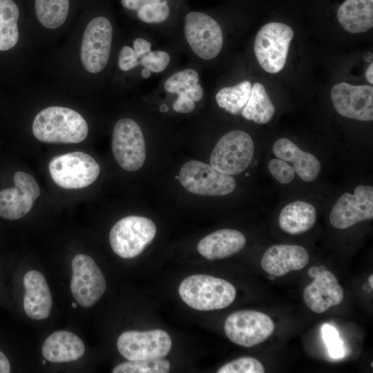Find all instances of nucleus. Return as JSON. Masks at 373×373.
<instances>
[{
  "instance_id": "nucleus-1",
  "label": "nucleus",
  "mask_w": 373,
  "mask_h": 373,
  "mask_svg": "<svg viewBox=\"0 0 373 373\" xmlns=\"http://www.w3.org/2000/svg\"><path fill=\"white\" fill-rule=\"evenodd\" d=\"M88 132L84 118L77 111L62 106L41 110L32 123L34 136L47 143H79L86 138Z\"/></svg>"
},
{
  "instance_id": "nucleus-2",
  "label": "nucleus",
  "mask_w": 373,
  "mask_h": 373,
  "mask_svg": "<svg viewBox=\"0 0 373 373\" xmlns=\"http://www.w3.org/2000/svg\"><path fill=\"white\" fill-rule=\"evenodd\" d=\"M178 291L187 305L200 311L226 308L236 296V288L229 282L203 274L186 277L180 283Z\"/></svg>"
},
{
  "instance_id": "nucleus-3",
  "label": "nucleus",
  "mask_w": 373,
  "mask_h": 373,
  "mask_svg": "<svg viewBox=\"0 0 373 373\" xmlns=\"http://www.w3.org/2000/svg\"><path fill=\"white\" fill-rule=\"evenodd\" d=\"M51 178L64 189H78L93 184L100 167L88 154L75 151L55 156L48 164Z\"/></svg>"
},
{
  "instance_id": "nucleus-4",
  "label": "nucleus",
  "mask_w": 373,
  "mask_h": 373,
  "mask_svg": "<svg viewBox=\"0 0 373 373\" xmlns=\"http://www.w3.org/2000/svg\"><path fill=\"white\" fill-rule=\"evenodd\" d=\"M293 37L292 28L283 23L270 22L259 30L254 49L259 64L265 71L275 74L283 69Z\"/></svg>"
},
{
  "instance_id": "nucleus-5",
  "label": "nucleus",
  "mask_w": 373,
  "mask_h": 373,
  "mask_svg": "<svg viewBox=\"0 0 373 373\" xmlns=\"http://www.w3.org/2000/svg\"><path fill=\"white\" fill-rule=\"evenodd\" d=\"M156 231L155 223L149 218L127 216L112 227L109 233L110 245L114 253L121 258H133L153 241Z\"/></svg>"
},
{
  "instance_id": "nucleus-6",
  "label": "nucleus",
  "mask_w": 373,
  "mask_h": 373,
  "mask_svg": "<svg viewBox=\"0 0 373 373\" xmlns=\"http://www.w3.org/2000/svg\"><path fill=\"white\" fill-rule=\"evenodd\" d=\"M254 154V144L245 131H231L224 135L214 146L210 164L226 174L238 175L247 169Z\"/></svg>"
},
{
  "instance_id": "nucleus-7",
  "label": "nucleus",
  "mask_w": 373,
  "mask_h": 373,
  "mask_svg": "<svg viewBox=\"0 0 373 373\" xmlns=\"http://www.w3.org/2000/svg\"><path fill=\"white\" fill-rule=\"evenodd\" d=\"M180 180L188 191L207 196L225 195L233 192L236 186L232 175L198 160L189 161L182 166Z\"/></svg>"
},
{
  "instance_id": "nucleus-8",
  "label": "nucleus",
  "mask_w": 373,
  "mask_h": 373,
  "mask_svg": "<svg viewBox=\"0 0 373 373\" xmlns=\"http://www.w3.org/2000/svg\"><path fill=\"white\" fill-rule=\"evenodd\" d=\"M112 151L118 164L126 171H137L143 166L146 156L144 137L133 119L122 118L115 124Z\"/></svg>"
},
{
  "instance_id": "nucleus-9",
  "label": "nucleus",
  "mask_w": 373,
  "mask_h": 373,
  "mask_svg": "<svg viewBox=\"0 0 373 373\" xmlns=\"http://www.w3.org/2000/svg\"><path fill=\"white\" fill-rule=\"evenodd\" d=\"M229 339L240 346L251 347L267 340L274 332L271 318L260 312L240 310L230 314L224 323Z\"/></svg>"
},
{
  "instance_id": "nucleus-10",
  "label": "nucleus",
  "mask_w": 373,
  "mask_h": 373,
  "mask_svg": "<svg viewBox=\"0 0 373 373\" xmlns=\"http://www.w3.org/2000/svg\"><path fill=\"white\" fill-rule=\"evenodd\" d=\"M184 35L191 50L203 59H212L221 51L223 45L221 27L206 13L189 12L184 20Z\"/></svg>"
},
{
  "instance_id": "nucleus-11",
  "label": "nucleus",
  "mask_w": 373,
  "mask_h": 373,
  "mask_svg": "<svg viewBox=\"0 0 373 373\" xmlns=\"http://www.w3.org/2000/svg\"><path fill=\"white\" fill-rule=\"evenodd\" d=\"M113 38V27L104 17L93 19L84 30L81 61L84 68L91 73L102 71L109 59Z\"/></svg>"
},
{
  "instance_id": "nucleus-12",
  "label": "nucleus",
  "mask_w": 373,
  "mask_h": 373,
  "mask_svg": "<svg viewBox=\"0 0 373 373\" xmlns=\"http://www.w3.org/2000/svg\"><path fill=\"white\" fill-rule=\"evenodd\" d=\"M106 287L104 276L93 259L78 254L72 260L70 290L75 300L83 307L93 306Z\"/></svg>"
},
{
  "instance_id": "nucleus-13",
  "label": "nucleus",
  "mask_w": 373,
  "mask_h": 373,
  "mask_svg": "<svg viewBox=\"0 0 373 373\" xmlns=\"http://www.w3.org/2000/svg\"><path fill=\"white\" fill-rule=\"evenodd\" d=\"M171 345L170 336L162 329L124 332L117 342L119 352L128 361L164 358L171 350Z\"/></svg>"
},
{
  "instance_id": "nucleus-14",
  "label": "nucleus",
  "mask_w": 373,
  "mask_h": 373,
  "mask_svg": "<svg viewBox=\"0 0 373 373\" xmlns=\"http://www.w3.org/2000/svg\"><path fill=\"white\" fill-rule=\"evenodd\" d=\"M373 218V187L358 185L353 193L346 192L336 202L329 214L331 224L338 229L351 227Z\"/></svg>"
},
{
  "instance_id": "nucleus-15",
  "label": "nucleus",
  "mask_w": 373,
  "mask_h": 373,
  "mask_svg": "<svg viewBox=\"0 0 373 373\" xmlns=\"http://www.w3.org/2000/svg\"><path fill=\"white\" fill-rule=\"evenodd\" d=\"M331 99L336 112L345 117L362 122L373 119L372 86L341 82L332 87Z\"/></svg>"
},
{
  "instance_id": "nucleus-16",
  "label": "nucleus",
  "mask_w": 373,
  "mask_h": 373,
  "mask_svg": "<svg viewBox=\"0 0 373 373\" xmlns=\"http://www.w3.org/2000/svg\"><path fill=\"white\" fill-rule=\"evenodd\" d=\"M13 179L14 188L0 191V217L7 220H17L26 216L40 194L38 184L30 174L17 171Z\"/></svg>"
},
{
  "instance_id": "nucleus-17",
  "label": "nucleus",
  "mask_w": 373,
  "mask_h": 373,
  "mask_svg": "<svg viewBox=\"0 0 373 373\" xmlns=\"http://www.w3.org/2000/svg\"><path fill=\"white\" fill-rule=\"evenodd\" d=\"M314 278L303 291V300L309 309L321 314L341 303L343 290L331 271L320 270Z\"/></svg>"
},
{
  "instance_id": "nucleus-18",
  "label": "nucleus",
  "mask_w": 373,
  "mask_h": 373,
  "mask_svg": "<svg viewBox=\"0 0 373 373\" xmlns=\"http://www.w3.org/2000/svg\"><path fill=\"white\" fill-rule=\"evenodd\" d=\"M309 260V253L303 247L275 245L265 252L260 264L263 270L269 275L280 277L291 271L302 269Z\"/></svg>"
},
{
  "instance_id": "nucleus-19",
  "label": "nucleus",
  "mask_w": 373,
  "mask_h": 373,
  "mask_svg": "<svg viewBox=\"0 0 373 373\" xmlns=\"http://www.w3.org/2000/svg\"><path fill=\"white\" fill-rule=\"evenodd\" d=\"M23 286L26 315L35 321L48 318L52 308V296L44 275L36 270L28 271L23 276Z\"/></svg>"
},
{
  "instance_id": "nucleus-20",
  "label": "nucleus",
  "mask_w": 373,
  "mask_h": 373,
  "mask_svg": "<svg viewBox=\"0 0 373 373\" xmlns=\"http://www.w3.org/2000/svg\"><path fill=\"white\" fill-rule=\"evenodd\" d=\"M272 151L278 157L293 163L295 173L307 182L315 181L321 171V164L313 154L301 150L290 140L282 137L273 144Z\"/></svg>"
},
{
  "instance_id": "nucleus-21",
  "label": "nucleus",
  "mask_w": 373,
  "mask_h": 373,
  "mask_svg": "<svg viewBox=\"0 0 373 373\" xmlns=\"http://www.w3.org/2000/svg\"><path fill=\"white\" fill-rule=\"evenodd\" d=\"M245 244L246 238L241 232L224 229L204 237L197 249L202 256L212 260L229 257L242 250Z\"/></svg>"
},
{
  "instance_id": "nucleus-22",
  "label": "nucleus",
  "mask_w": 373,
  "mask_h": 373,
  "mask_svg": "<svg viewBox=\"0 0 373 373\" xmlns=\"http://www.w3.org/2000/svg\"><path fill=\"white\" fill-rule=\"evenodd\" d=\"M41 352L50 362L66 363L80 358L85 352V346L75 334L61 330L55 332L46 338Z\"/></svg>"
},
{
  "instance_id": "nucleus-23",
  "label": "nucleus",
  "mask_w": 373,
  "mask_h": 373,
  "mask_svg": "<svg viewBox=\"0 0 373 373\" xmlns=\"http://www.w3.org/2000/svg\"><path fill=\"white\" fill-rule=\"evenodd\" d=\"M341 26L353 34L367 32L373 27V0H345L336 12Z\"/></svg>"
},
{
  "instance_id": "nucleus-24",
  "label": "nucleus",
  "mask_w": 373,
  "mask_h": 373,
  "mask_svg": "<svg viewBox=\"0 0 373 373\" xmlns=\"http://www.w3.org/2000/svg\"><path fill=\"white\" fill-rule=\"evenodd\" d=\"M316 220V211L310 203L296 200L285 205L280 212V229L291 235L303 233L311 229Z\"/></svg>"
},
{
  "instance_id": "nucleus-25",
  "label": "nucleus",
  "mask_w": 373,
  "mask_h": 373,
  "mask_svg": "<svg viewBox=\"0 0 373 373\" xmlns=\"http://www.w3.org/2000/svg\"><path fill=\"white\" fill-rule=\"evenodd\" d=\"M276 108L264 86L256 82L251 86L248 101L241 114L248 120L260 124L268 123L274 117Z\"/></svg>"
},
{
  "instance_id": "nucleus-26",
  "label": "nucleus",
  "mask_w": 373,
  "mask_h": 373,
  "mask_svg": "<svg viewBox=\"0 0 373 373\" xmlns=\"http://www.w3.org/2000/svg\"><path fill=\"white\" fill-rule=\"evenodd\" d=\"M199 76L196 70L187 68L178 71L164 82V89L178 95V97H186L199 102L203 97V89L198 84Z\"/></svg>"
},
{
  "instance_id": "nucleus-27",
  "label": "nucleus",
  "mask_w": 373,
  "mask_h": 373,
  "mask_svg": "<svg viewBox=\"0 0 373 373\" xmlns=\"http://www.w3.org/2000/svg\"><path fill=\"white\" fill-rule=\"evenodd\" d=\"M19 11L12 0H0V51L13 48L19 39Z\"/></svg>"
},
{
  "instance_id": "nucleus-28",
  "label": "nucleus",
  "mask_w": 373,
  "mask_h": 373,
  "mask_svg": "<svg viewBox=\"0 0 373 373\" xmlns=\"http://www.w3.org/2000/svg\"><path fill=\"white\" fill-rule=\"evenodd\" d=\"M249 81H244L233 86L221 88L216 95L218 105L233 115L241 113L246 105L251 90Z\"/></svg>"
},
{
  "instance_id": "nucleus-29",
  "label": "nucleus",
  "mask_w": 373,
  "mask_h": 373,
  "mask_svg": "<svg viewBox=\"0 0 373 373\" xmlns=\"http://www.w3.org/2000/svg\"><path fill=\"white\" fill-rule=\"evenodd\" d=\"M35 6L39 22L47 28L55 29L68 17L69 0H35Z\"/></svg>"
},
{
  "instance_id": "nucleus-30",
  "label": "nucleus",
  "mask_w": 373,
  "mask_h": 373,
  "mask_svg": "<svg viewBox=\"0 0 373 373\" xmlns=\"http://www.w3.org/2000/svg\"><path fill=\"white\" fill-rule=\"evenodd\" d=\"M170 363L165 359L128 361L115 366L113 373H168Z\"/></svg>"
},
{
  "instance_id": "nucleus-31",
  "label": "nucleus",
  "mask_w": 373,
  "mask_h": 373,
  "mask_svg": "<svg viewBox=\"0 0 373 373\" xmlns=\"http://www.w3.org/2000/svg\"><path fill=\"white\" fill-rule=\"evenodd\" d=\"M170 8L166 1H160L145 4L137 10V17L148 23H161L167 19Z\"/></svg>"
},
{
  "instance_id": "nucleus-32",
  "label": "nucleus",
  "mask_w": 373,
  "mask_h": 373,
  "mask_svg": "<svg viewBox=\"0 0 373 373\" xmlns=\"http://www.w3.org/2000/svg\"><path fill=\"white\" fill-rule=\"evenodd\" d=\"M218 373H264L262 364L256 358L245 356L233 360L222 366Z\"/></svg>"
},
{
  "instance_id": "nucleus-33",
  "label": "nucleus",
  "mask_w": 373,
  "mask_h": 373,
  "mask_svg": "<svg viewBox=\"0 0 373 373\" xmlns=\"http://www.w3.org/2000/svg\"><path fill=\"white\" fill-rule=\"evenodd\" d=\"M142 65L151 72L160 73L163 71L170 62V55L165 51H150L139 59Z\"/></svg>"
},
{
  "instance_id": "nucleus-34",
  "label": "nucleus",
  "mask_w": 373,
  "mask_h": 373,
  "mask_svg": "<svg viewBox=\"0 0 373 373\" xmlns=\"http://www.w3.org/2000/svg\"><path fill=\"white\" fill-rule=\"evenodd\" d=\"M322 336L331 357L338 358L344 355L343 342L336 329L327 324L322 327Z\"/></svg>"
},
{
  "instance_id": "nucleus-35",
  "label": "nucleus",
  "mask_w": 373,
  "mask_h": 373,
  "mask_svg": "<svg viewBox=\"0 0 373 373\" xmlns=\"http://www.w3.org/2000/svg\"><path fill=\"white\" fill-rule=\"evenodd\" d=\"M268 169L271 175L281 184H289L294 178L295 171L293 166L280 158L269 160Z\"/></svg>"
},
{
  "instance_id": "nucleus-36",
  "label": "nucleus",
  "mask_w": 373,
  "mask_h": 373,
  "mask_svg": "<svg viewBox=\"0 0 373 373\" xmlns=\"http://www.w3.org/2000/svg\"><path fill=\"white\" fill-rule=\"evenodd\" d=\"M140 65V61L133 48L129 46H124L119 54L118 66L123 71L129 70Z\"/></svg>"
},
{
  "instance_id": "nucleus-37",
  "label": "nucleus",
  "mask_w": 373,
  "mask_h": 373,
  "mask_svg": "<svg viewBox=\"0 0 373 373\" xmlns=\"http://www.w3.org/2000/svg\"><path fill=\"white\" fill-rule=\"evenodd\" d=\"M195 108V103L186 97H178L173 104V109L177 113H189Z\"/></svg>"
},
{
  "instance_id": "nucleus-38",
  "label": "nucleus",
  "mask_w": 373,
  "mask_h": 373,
  "mask_svg": "<svg viewBox=\"0 0 373 373\" xmlns=\"http://www.w3.org/2000/svg\"><path fill=\"white\" fill-rule=\"evenodd\" d=\"M151 48V43L144 39L137 38L133 41V50L138 59L144 54L150 52Z\"/></svg>"
},
{
  "instance_id": "nucleus-39",
  "label": "nucleus",
  "mask_w": 373,
  "mask_h": 373,
  "mask_svg": "<svg viewBox=\"0 0 373 373\" xmlns=\"http://www.w3.org/2000/svg\"><path fill=\"white\" fill-rule=\"evenodd\" d=\"M162 0H121L122 6L131 10H138L145 4L160 1Z\"/></svg>"
},
{
  "instance_id": "nucleus-40",
  "label": "nucleus",
  "mask_w": 373,
  "mask_h": 373,
  "mask_svg": "<svg viewBox=\"0 0 373 373\" xmlns=\"http://www.w3.org/2000/svg\"><path fill=\"white\" fill-rule=\"evenodd\" d=\"M11 367L6 356L0 351V373H9Z\"/></svg>"
},
{
  "instance_id": "nucleus-41",
  "label": "nucleus",
  "mask_w": 373,
  "mask_h": 373,
  "mask_svg": "<svg viewBox=\"0 0 373 373\" xmlns=\"http://www.w3.org/2000/svg\"><path fill=\"white\" fill-rule=\"evenodd\" d=\"M365 78L367 82L372 85L373 84V63L372 62L365 71Z\"/></svg>"
},
{
  "instance_id": "nucleus-42",
  "label": "nucleus",
  "mask_w": 373,
  "mask_h": 373,
  "mask_svg": "<svg viewBox=\"0 0 373 373\" xmlns=\"http://www.w3.org/2000/svg\"><path fill=\"white\" fill-rule=\"evenodd\" d=\"M151 75V71L146 68H144L142 71V76L144 78H149Z\"/></svg>"
},
{
  "instance_id": "nucleus-43",
  "label": "nucleus",
  "mask_w": 373,
  "mask_h": 373,
  "mask_svg": "<svg viewBox=\"0 0 373 373\" xmlns=\"http://www.w3.org/2000/svg\"><path fill=\"white\" fill-rule=\"evenodd\" d=\"M368 280H369L370 285L371 286V287H373V276H372V274L370 276V277L368 278Z\"/></svg>"
},
{
  "instance_id": "nucleus-44",
  "label": "nucleus",
  "mask_w": 373,
  "mask_h": 373,
  "mask_svg": "<svg viewBox=\"0 0 373 373\" xmlns=\"http://www.w3.org/2000/svg\"><path fill=\"white\" fill-rule=\"evenodd\" d=\"M160 110L163 112H165L168 110V107L166 105L163 104L160 106Z\"/></svg>"
},
{
  "instance_id": "nucleus-45",
  "label": "nucleus",
  "mask_w": 373,
  "mask_h": 373,
  "mask_svg": "<svg viewBox=\"0 0 373 373\" xmlns=\"http://www.w3.org/2000/svg\"><path fill=\"white\" fill-rule=\"evenodd\" d=\"M77 306V304H76L75 302L72 303V307H73L76 308Z\"/></svg>"
},
{
  "instance_id": "nucleus-46",
  "label": "nucleus",
  "mask_w": 373,
  "mask_h": 373,
  "mask_svg": "<svg viewBox=\"0 0 373 373\" xmlns=\"http://www.w3.org/2000/svg\"><path fill=\"white\" fill-rule=\"evenodd\" d=\"M269 279H271V280H274L275 276H273V275H270V276H269Z\"/></svg>"
},
{
  "instance_id": "nucleus-47",
  "label": "nucleus",
  "mask_w": 373,
  "mask_h": 373,
  "mask_svg": "<svg viewBox=\"0 0 373 373\" xmlns=\"http://www.w3.org/2000/svg\"><path fill=\"white\" fill-rule=\"evenodd\" d=\"M42 363H43V364H46V361L44 360V361H42Z\"/></svg>"
}]
</instances>
